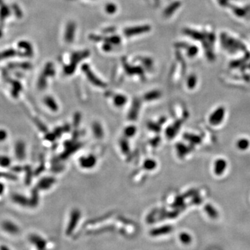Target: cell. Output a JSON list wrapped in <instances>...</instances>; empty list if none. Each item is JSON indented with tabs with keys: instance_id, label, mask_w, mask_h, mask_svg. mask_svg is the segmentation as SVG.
Masks as SVG:
<instances>
[{
	"instance_id": "obj_13",
	"label": "cell",
	"mask_w": 250,
	"mask_h": 250,
	"mask_svg": "<svg viewBox=\"0 0 250 250\" xmlns=\"http://www.w3.org/2000/svg\"><path fill=\"white\" fill-rule=\"evenodd\" d=\"M10 164V160L6 157H0V165L2 166H7Z\"/></svg>"
},
{
	"instance_id": "obj_6",
	"label": "cell",
	"mask_w": 250,
	"mask_h": 250,
	"mask_svg": "<svg viewBox=\"0 0 250 250\" xmlns=\"http://www.w3.org/2000/svg\"><path fill=\"white\" fill-rule=\"evenodd\" d=\"M78 219H79V215L77 213H75L74 215L72 216V218L70 220V224H69L68 225V227L67 229V231H66V233H67L68 235H70L71 233H72V231L74 230V229L75 228V226H76L77 224V222Z\"/></svg>"
},
{
	"instance_id": "obj_16",
	"label": "cell",
	"mask_w": 250,
	"mask_h": 250,
	"mask_svg": "<svg viewBox=\"0 0 250 250\" xmlns=\"http://www.w3.org/2000/svg\"><path fill=\"white\" fill-rule=\"evenodd\" d=\"M4 191V185L0 183V194H2Z\"/></svg>"
},
{
	"instance_id": "obj_12",
	"label": "cell",
	"mask_w": 250,
	"mask_h": 250,
	"mask_svg": "<svg viewBox=\"0 0 250 250\" xmlns=\"http://www.w3.org/2000/svg\"><path fill=\"white\" fill-rule=\"evenodd\" d=\"M205 209L206 210V212L208 215H210V217H213V218H215V217H217V213L215 211L214 208H213L212 206H210V205H207L205 207Z\"/></svg>"
},
{
	"instance_id": "obj_9",
	"label": "cell",
	"mask_w": 250,
	"mask_h": 250,
	"mask_svg": "<svg viewBox=\"0 0 250 250\" xmlns=\"http://www.w3.org/2000/svg\"><path fill=\"white\" fill-rule=\"evenodd\" d=\"M147 30H148V27H138V28L127 29L126 31V34L128 36H131L134 34H138V33H141V32H144Z\"/></svg>"
},
{
	"instance_id": "obj_4",
	"label": "cell",
	"mask_w": 250,
	"mask_h": 250,
	"mask_svg": "<svg viewBox=\"0 0 250 250\" xmlns=\"http://www.w3.org/2000/svg\"><path fill=\"white\" fill-rule=\"evenodd\" d=\"M227 163L224 159H218L214 163V173L217 176L222 175L225 171Z\"/></svg>"
},
{
	"instance_id": "obj_1",
	"label": "cell",
	"mask_w": 250,
	"mask_h": 250,
	"mask_svg": "<svg viewBox=\"0 0 250 250\" xmlns=\"http://www.w3.org/2000/svg\"><path fill=\"white\" fill-rule=\"evenodd\" d=\"M1 227L4 233L13 237L19 236L21 233L20 226L11 220H4L2 222Z\"/></svg>"
},
{
	"instance_id": "obj_14",
	"label": "cell",
	"mask_w": 250,
	"mask_h": 250,
	"mask_svg": "<svg viewBox=\"0 0 250 250\" xmlns=\"http://www.w3.org/2000/svg\"><path fill=\"white\" fill-rule=\"evenodd\" d=\"M6 138V132L4 130H0V141H4Z\"/></svg>"
},
{
	"instance_id": "obj_10",
	"label": "cell",
	"mask_w": 250,
	"mask_h": 250,
	"mask_svg": "<svg viewBox=\"0 0 250 250\" xmlns=\"http://www.w3.org/2000/svg\"><path fill=\"white\" fill-rule=\"evenodd\" d=\"M13 199L15 202L19 204L20 205H28L29 204L28 200H27V199L23 196L15 195L13 197Z\"/></svg>"
},
{
	"instance_id": "obj_7",
	"label": "cell",
	"mask_w": 250,
	"mask_h": 250,
	"mask_svg": "<svg viewBox=\"0 0 250 250\" xmlns=\"http://www.w3.org/2000/svg\"><path fill=\"white\" fill-rule=\"evenodd\" d=\"M250 143L249 140L247 138H240L236 143V146L241 151H245L249 147Z\"/></svg>"
},
{
	"instance_id": "obj_8",
	"label": "cell",
	"mask_w": 250,
	"mask_h": 250,
	"mask_svg": "<svg viewBox=\"0 0 250 250\" xmlns=\"http://www.w3.org/2000/svg\"><path fill=\"white\" fill-rule=\"evenodd\" d=\"M16 144H17L15 147L16 155L20 159H22L24 157V144L23 143H18Z\"/></svg>"
},
{
	"instance_id": "obj_11",
	"label": "cell",
	"mask_w": 250,
	"mask_h": 250,
	"mask_svg": "<svg viewBox=\"0 0 250 250\" xmlns=\"http://www.w3.org/2000/svg\"><path fill=\"white\" fill-rule=\"evenodd\" d=\"M179 238H180V240L182 241L183 244H188L190 242H191L192 240V238H191V236H190L189 234H188L187 233H182V234L179 236Z\"/></svg>"
},
{
	"instance_id": "obj_5",
	"label": "cell",
	"mask_w": 250,
	"mask_h": 250,
	"mask_svg": "<svg viewBox=\"0 0 250 250\" xmlns=\"http://www.w3.org/2000/svg\"><path fill=\"white\" fill-rule=\"evenodd\" d=\"M172 231V227L169 226H165L159 229H155L151 231V235L153 236H158L160 235L167 234Z\"/></svg>"
},
{
	"instance_id": "obj_2",
	"label": "cell",
	"mask_w": 250,
	"mask_h": 250,
	"mask_svg": "<svg viewBox=\"0 0 250 250\" xmlns=\"http://www.w3.org/2000/svg\"><path fill=\"white\" fill-rule=\"evenodd\" d=\"M225 115V109L224 107H219L215 109L209 117V122L210 125L216 126L220 125L223 120Z\"/></svg>"
},
{
	"instance_id": "obj_15",
	"label": "cell",
	"mask_w": 250,
	"mask_h": 250,
	"mask_svg": "<svg viewBox=\"0 0 250 250\" xmlns=\"http://www.w3.org/2000/svg\"><path fill=\"white\" fill-rule=\"evenodd\" d=\"M0 250H12L10 247L6 245H0Z\"/></svg>"
},
{
	"instance_id": "obj_3",
	"label": "cell",
	"mask_w": 250,
	"mask_h": 250,
	"mask_svg": "<svg viewBox=\"0 0 250 250\" xmlns=\"http://www.w3.org/2000/svg\"><path fill=\"white\" fill-rule=\"evenodd\" d=\"M29 240L32 245H34L38 250H45L46 248V241L40 236L35 233L31 234L29 237Z\"/></svg>"
}]
</instances>
